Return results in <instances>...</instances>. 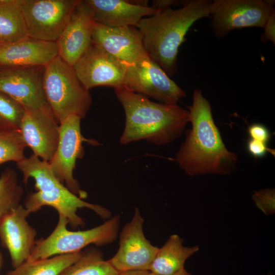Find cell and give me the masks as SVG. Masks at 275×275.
Instances as JSON below:
<instances>
[{
    "label": "cell",
    "mask_w": 275,
    "mask_h": 275,
    "mask_svg": "<svg viewBox=\"0 0 275 275\" xmlns=\"http://www.w3.org/2000/svg\"><path fill=\"white\" fill-rule=\"evenodd\" d=\"M3 256L0 252V270L3 265Z\"/></svg>",
    "instance_id": "836d02e7"
},
{
    "label": "cell",
    "mask_w": 275,
    "mask_h": 275,
    "mask_svg": "<svg viewBox=\"0 0 275 275\" xmlns=\"http://www.w3.org/2000/svg\"><path fill=\"white\" fill-rule=\"evenodd\" d=\"M191 128L174 161L190 176L228 175L236 168L237 156L226 147L212 116L209 101L200 89L194 91L189 107Z\"/></svg>",
    "instance_id": "6da1fadb"
},
{
    "label": "cell",
    "mask_w": 275,
    "mask_h": 275,
    "mask_svg": "<svg viewBox=\"0 0 275 275\" xmlns=\"http://www.w3.org/2000/svg\"><path fill=\"white\" fill-rule=\"evenodd\" d=\"M92 43L128 64L148 57L142 35L134 26L109 27L95 22Z\"/></svg>",
    "instance_id": "2e32d148"
},
{
    "label": "cell",
    "mask_w": 275,
    "mask_h": 275,
    "mask_svg": "<svg viewBox=\"0 0 275 275\" xmlns=\"http://www.w3.org/2000/svg\"><path fill=\"white\" fill-rule=\"evenodd\" d=\"M248 133L251 139L267 144L271 137L268 128L263 124L255 123L249 126Z\"/></svg>",
    "instance_id": "83f0119b"
},
{
    "label": "cell",
    "mask_w": 275,
    "mask_h": 275,
    "mask_svg": "<svg viewBox=\"0 0 275 275\" xmlns=\"http://www.w3.org/2000/svg\"><path fill=\"white\" fill-rule=\"evenodd\" d=\"M256 205L266 214L274 211V190L266 189L256 191L253 196Z\"/></svg>",
    "instance_id": "4316f807"
},
{
    "label": "cell",
    "mask_w": 275,
    "mask_h": 275,
    "mask_svg": "<svg viewBox=\"0 0 275 275\" xmlns=\"http://www.w3.org/2000/svg\"><path fill=\"white\" fill-rule=\"evenodd\" d=\"M118 275H150V272L148 270H129L120 272Z\"/></svg>",
    "instance_id": "1f68e13d"
},
{
    "label": "cell",
    "mask_w": 275,
    "mask_h": 275,
    "mask_svg": "<svg viewBox=\"0 0 275 275\" xmlns=\"http://www.w3.org/2000/svg\"><path fill=\"white\" fill-rule=\"evenodd\" d=\"M79 0H19L28 37L56 42Z\"/></svg>",
    "instance_id": "9c48e42d"
},
{
    "label": "cell",
    "mask_w": 275,
    "mask_h": 275,
    "mask_svg": "<svg viewBox=\"0 0 275 275\" xmlns=\"http://www.w3.org/2000/svg\"><path fill=\"white\" fill-rule=\"evenodd\" d=\"M274 3L273 0L212 1L209 12L212 31L217 39H222L235 29L263 28L275 11Z\"/></svg>",
    "instance_id": "ba28073f"
},
{
    "label": "cell",
    "mask_w": 275,
    "mask_h": 275,
    "mask_svg": "<svg viewBox=\"0 0 275 275\" xmlns=\"http://www.w3.org/2000/svg\"><path fill=\"white\" fill-rule=\"evenodd\" d=\"M72 67L78 79L89 91L99 86L114 89L124 87L126 63L92 43Z\"/></svg>",
    "instance_id": "4fadbf2b"
},
{
    "label": "cell",
    "mask_w": 275,
    "mask_h": 275,
    "mask_svg": "<svg viewBox=\"0 0 275 275\" xmlns=\"http://www.w3.org/2000/svg\"><path fill=\"white\" fill-rule=\"evenodd\" d=\"M58 56L54 42L29 37L8 43H0V65L45 67Z\"/></svg>",
    "instance_id": "ac0fdd59"
},
{
    "label": "cell",
    "mask_w": 275,
    "mask_h": 275,
    "mask_svg": "<svg viewBox=\"0 0 275 275\" xmlns=\"http://www.w3.org/2000/svg\"><path fill=\"white\" fill-rule=\"evenodd\" d=\"M24 113L19 103L0 92V131L19 130Z\"/></svg>",
    "instance_id": "484cf974"
},
{
    "label": "cell",
    "mask_w": 275,
    "mask_h": 275,
    "mask_svg": "<svg viewBox=\"0 0 275 275\" xmlns=\"http://www.w3.org/2000/svg\"><path fill=\"white\" fill-rule=\"evenodd\" d=\"M81 118L72 115L60 123L58 144L52 158L48 162L56 177L74 194L81 199L87 197L78 181L73 176L76 160L83 157L85 151L84 142L97 146L99 143L85 138L80 128Z\"/></svg>",
    "instance_id": "52a82bcc"
},
{
    "label": "cell",
    "mask_w": 275,
    "mask_h": 275,
    "mask_svg": "<svg viewBox=\"0 0 275 275\" xmlns=\"http://www.w3.org/2000/svg\"><path fill=\"white\" fill-rule=\"evenodd\" d=\"M19 0H0V43L28 37Z\"/></svg>",
    "instance_id": "44dd1931"
},
{
    "label": "cell",
    "mask_w": 275,
    "mask_h": 275,
    "mask_svg": "<svg viewBox=\"0 0 275 275\" xmlns=\"http://www.w3.org/2000/svg\"><path fill=\"white\" fill-rule=\"evenodd\" d=\"M26 147L20 130L0 131V165L23 159Z\"/></svg>",
    "instance_id": "d4e9b609"
},
{
    "label": "cell",
    "mask_w": 275,
    "mask_h": 275,
    "mask_svg": "<svg viewBox=\"0 0 275 275\" xmlns=\"http://www.w3.org/2000/svg\"><path fill=\"white\" fill-rule=\"evenodd\" d=\"M118 273L108 260H104L102 252L93 248L82 252L79 258L60 275H118Z\"/></svg>",
    "instance_id": "603a6c76"
},
{
    "label": "cell",
    "mask_w": 275,
    "mask_h": 275,
    "mask_svg": "<svg viewBox=\"0 0 275 275\" xmlns=\"http://www.w3.org/2000/svg\"><path fill=\"white\" fill-rule=\"evenodd\" d=\"M150 275H158L150 272ZM171 275H192L191 273L187 271L184 268L179 271L178 272Z\"/></svg>",
    "instance_id": "d6a6232c"
},
{
    "label": "cell",
    "mask_w": 275,
    "mask_h": 275,
    "mask_svg": "<svg viewBox=\"0 0 275 275\" xmlns=\"http://www.w3.org/2000/svg\"><path fill=\"white\" fill-rule=\"evenodd\" d=\"M95 22L109 27L136 26L143 18L157 10L125 0H84Z\"/></svg>",
    "instance_id": "d6986e66"
},
{
    "label": "cell",
    "mask_w": 275,
    "mask_h": 275,
    "mask_svg": "<svg viewBox=\"0 0 275 275\" xmlns=\"http://www.w3.org/2000/svg\"><path fill=\"white\" fill-rule=\"evenodd\" d=\"M16 167L23 174L24 183L26 184L30 178L35 182L36 191L30 193L24 200L23 206L30 213L43 206H50L73 228L85 225L84 219L77 214L78 209H89L103 219L111 218V213L107 208L86 202L73 194L56 177L48 162L33 154L17 162Z\"/></svg>",
    "instance_id": "277c9868"
},
{
    "label": "cell",
    "mask_w": 275,
    "mask_h": 275,
    "mask_svg": "<svg viewBox=\"0 0 275 275\" xmlns=\"http://www.w3.org/2000/svg\"><path fill=\"white\" fill-rule=\"evenodd\" d=\"M184 240L177 234L171 235L158 251L149 271L158 275H171L184 268L186 260L199 249L197 245L186 247Z\"/></svg>",
    "instance_id": "ffe728a7"
},
{
    "label": "cell",
    "mask_w": 275,
    "mask_h": 275,
    "mask_svg": "<svg viewBox=\"0 0 275 275\" xmlns=\"http://www.w3.org/2000/svg\"><path fill=\"white\" fill-rule=\"evenodd\" d=\"M212 1H187L181 8L158 10L136 25L148 57L170 76L177 72L179 48L190 28L198 20L210 17Z\"/></svg>",
    "instance_id": "3957f363"
},
{
    "label": "cell",
    "mask_w": 275,
    "mask_h": 275,
    "mask_svg": "<svg viewBox=\"0 0 275 275\" xmlns=\"http://www.w3.org/2000/svg\"><path fill=\"white\" fill-rule=\"evenodd\" d=\"M124 87L165 104H177L186 96L184 91L148 57L134 64H126Z\"/></svg>",
    "instance_id": "30bf717a"
},
{
    "label": "cell",
    "mask_w": 275,
    "mask_h": 275,
    "mask_svg": "<svg viewBox=\"0 0 275 275\" xmlns=\"http://www.w3.org/2000/svg\"><path fill=\"white\" fill-rule=\"evenodd\" d=\"M29 211L20 204L0 219V241L10 255L13 268L27 260L33 250L36 230L26 221Z\"/></svg>",
    "instance_id": "9a60e30c"
},
{
    "label": "cell",
    "mask_w": 275,
    "mask_h": 275,
    "mask_svg": "<svg viewBox=\"0 0 275 275\" xmlns=\"http://www.w3.org/2000/svg\"><path fill=\"white\" fill-rule=\"evenodd\" d=\"M114 90L125 115L122 145L140 140L158 146L169 144L180 137L190 122L189 111L177 104L154 102L124 87Z\"/></svg>",
    "instance_id": "7a4b0ae2"
},
{
    "label": "cell",
    "mask_w": 275,
    "mask_h": 275,
    "mask_svg": "<svg viewBox=\"0 0 275 275\" xmlns=\"http://www.w3.org/2000/svg\"><path fill=\"white\" fill-rule=\"evenodd\" d=\"M23 193L16 172L11 168H6L0 175V219L21 204Z\"/></svg>",
    "instance_id": "cb8c5ba5"
},
{
    "label": "cell",
    "mask_w": 275,
    "mask_h": 275,
    "mask_svg": "<svg viewBox=\"0 0 275 275\" xmlns=\"http://www.w3.org/2000/svg\"><path fill=\"white\" fill-rule=\"evenodd\" d=\"M44 66L0 65V92L24 110L51 109L44 93Z\"/></svg>",
    "instance_id": "8fae6325"
},
{
    "label": "cell",
    "mask_w": 275,
    "mask_h": 275,
    "mask_svg": "<svg viewBox=\"0 0 275 275\" xmlns=\"http://www.w3.org/2000/svg\"><path fill=\"white\" fill-rule=\"evenodd\" d=\"M82 251L56 255L47 258L25 261L5 275H60L68 267L76 262Z\"/></svg>",
    "instance_id": "7402d4cb"
},
{
    "label": "cell",
    "mask_w": 275,
    "mask_h": 275,
    "mask_svg": "<svg viewBox=\"0 0 275 275\" xmlns=\"http://www.w3.org/2000/svg\"><path fill=\"white\" fill-rule=\"evenodd\" d=\"M120 220V215H116L96 227L72 231L67 228V220L59 216L54 229L46 238L36 241L35 246L26 261L78 252L91 244L96 246L111 244L118 236Z\"/></svg>",
    "instance_id": "8992f818"
},
{
    "label": "cell",
    "mask_w": 275,
    "mask_h": 275,
    "mask_svg": "<svg viewBox=\"0 0 275 275\" xmlns=\"http://www.w3.org/2000/svg\"><path fill=\"white\" fill-rule=\"evenodd\" d=\"M95 21L84 1H78L62 33L56 42L59 56L73 66L92 44Z\"/></svg>",
    "instance_id": "e0dca14e"
},
{
    "label": "cell",
    "mask_w": 275,
    "mask_h": 275,
    "mask_svg": "<svg viewBox=\"0 0 275 275\" xmlns=\"http://www.w3.org/2000/svg\"><path fill=\"white\" fill-rule=\"evenodd\" d=\"M264 32L260 35V41L263 43L271 41L275 44V11L267 19L263 28Z\"/></svg>",
    "instance_id": "f546056e"
},
{
    "label": "cell",
    "mask_w": 275,
    "mask_h": 275,
    "mask_svg": "<svg viewBox=\"0 0 275 275\" xmlns=\"http://www.w3.org/2000/svg\"><path fill=\"white\" fill-rule=\"evenodd\" d=\"M43 88L59 124L72 115L85 118L92 104L89 91L78 79L73 67L59 56L45 67Z\"/></svg>",
    "instance_id": "5b68a950"
},
{
    "label": "cell",
    "mask_w": 275,
    "mask_h": 275,
    "mask_svg": "<svg viewBox=\"0 0 275 275\" xmlns=\"http://www.w3.org/2000/svg\"><path fill=\"white\" fill-rule=\"evenodd\" d=\"M246 147L249 153L255 158L263 157L267 152L274 155L273 150L268 148L266 144L252 139L248 141Z\"/></svg>",
    "instance_id": "f1b7e54d"
},
{
    "label": "cell",
    "mask_w": 275,
    "mask_h": 275,
    "mask_svg": "<svg viewBox=\"0 0 275 275\" xmlns=\"http://www.w3.org/2000/svg\"><path fill=\"white\" fill-rule=\"evenodd\" d=\"M60 124L51 109L24 110L20 131L33 154L48 162L56 151Z\"/></svg>",
    "instance_id": "5bb4252c"
},
{
    "label": "cell",
    "mask_w": 275,
    "mask_h": 275,
    "mask_svg": "<svg viewBox=\"0 0 275 275\" xmlns=\"http://www.w3.org/2000/svg\"><path fill=\"white\" fill-rule=\"evenodd\" d=\"M144 219L136 207L131 220L122 228L119 235V247L108 260L118 272L148 270L158 251L146 238L143 231Z\"/></svg>",
    "instance_id": "7c38bea8"
},
{
    "label": "cell",
    "mask_w": 275,
    "mask_h": 275,
    "mask_svg": "<svg viewBox=\"0 0 275 275\" xmlns=\"http://www.w3.org/2000/svg\"><path fill=\"white\" fill-rule=\"evenodd\" d=\"M172 1V0H156L153 1L152 2L151 7L155 9L158 10L167 8L171 7L172 6L178 5V4H185L187 1Z\"/></svg>",
    "instance_id": "4dcf8cb0"
}]
</instances>
